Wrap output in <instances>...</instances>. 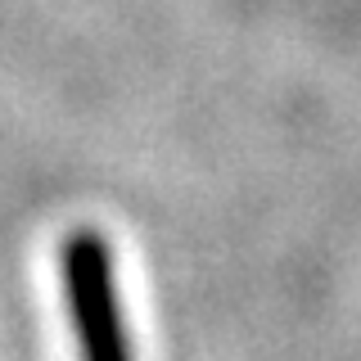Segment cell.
<instances>
[{"instance_id": "obj_1", "label": "cell", "mask_w": 361, "mask_h": 361, "mask_svg": "<svg viewBox=\"0 0 361 361\" xmlns=\"http://www.w3.org/2000/svg\"><path fill=\"white\" fill-rule=\"evenodd\" d=\"M59 276L82 361H131L109 244L95 231H73L59 253Z\"/></svg>"}]
</instances>
